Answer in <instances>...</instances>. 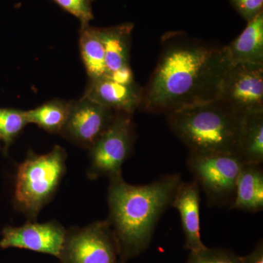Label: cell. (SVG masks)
I'll return each mask as SVG.
<instances>
[{
	"label": "cell",
	"mask_w": 263,
	"mask_h": 263,
	"mask_svg": "<svg viewBox=\"0 0 263 263\" xmlns=\"http://www.w3.org/2000/svg\"><path fill=\"white\" fill-rule=\"evenodd\" d=\"M28 124L26 110L0 108V140L4 143L5 152Z\"/></svg>",
	"instance_id": "19"
},
{
	"label": "cell",
	"mask_w": 263,
	"mask_h": 263,
	"mask_svg": "<svg viewBox=\"0 0 263 263\" xmlns=\"http://www.w3.org/2000/svg\"><path fill=\"white\" fill-rule=\"evenodd\" d=\"M66 233L67 230L55 221L43 223L30 221L21 227H6L3 230L0 248L27 249L58 258Z\"/></svg>",
	"instance_id": "10"
},
{
	"label": "cell",
	"mask_w": 263,
	"mask_h": 263,
	"mask_svg": "<svg viewBox=\"0 0 263 263\" xmlns=\"http://www.w3.org/2000/svg\"><path fill=\"white\" fill-rule=\"evenodd\" d=\"M95 0H53L62 10L79 19L81 24H88L94 19L92 3Z\"/></svg>",
	"instance_id": "21"
},
{
	"label": "cell",
	"mask_w": 263,
	"mask_h": 263,
	"mask_svg": "<svg viewBox=\"0 0 263 263\" xmlns=\"http://www.w3.org/2000/svg\"><path fill=\"white\" fill-rule=\"evenodd\" d=\"M243 263H263V242L259 240L251 253L242 257Z\"/></svg>",
	"instance_id": "24"
},
{
	"label": "cell",
	"mask_w": 263,
	"mask_h": 263,
	"mask_svg": "<svg viewBox=\"0 0 263 263\" xmlns=\"http://www.w3.org/2000/svg\"><path fill=\"white\" fill-rule=\"evenodd\" d=\"M166 115L170 129L190 153L237 155L243 115L219 99L183 107Z\"/></svg>",
	"instance_id": "3"
},
{
	"label": "cell",
	"mask_w": 263,
	"mask_h": 263,
	"mask_svg": "<svg viewBox=\"0 0 263 263\" xmlns=\"http://www.w3.org/2000/svg\"><path fill=\"white\" fill-rule=\"evenodd\" d=\"M109 179L108 221L117 240L119 263H126L148 248L182 180L179 174L144 185L130 184L122 174Z\"/></svg>",
	"instance_id": "2"
},
{
	"label": "cell",
	"mask_w": 263,
	"mask_h": 263,
	"mask_svg": "<svg viewBox=\"0 0 263 263\" xmlns=\"http://www.w3.org/2000/svg\"><path fill=\"white\" fill-rule=\"evenodd\" d=\"M226 48L231 65H263V12Z\"/></svg>",
	"instance_id": "13"
},
{
	"label": "cell",
	"mask_w": 263,
	"mask_h": 263,
	"mask_svg": "<svg viewBox=\"0 0 263 263\" xmlns=\"http://www.w3.org/2000/svg\"><path fill=\"white\" fill-rule=\"evenodd\" d=\"M243 165L239 157L233 154L190 152L187 160L189 170L212 206H232Z\"/></svg>",
	"instance_id": "5"
},
{
	"label": "cell",
	"mask_w": 263,
	"mask_h": 263,
	"mask_svg": "<svg viewBox=\"0 0 263 263\" xmlns=\"http://www.w3.org/2000/svg\"><path fill=\"white\" fill-rule=\"evenodd\" d=\"M143 88L137 83L123 84L105 77L89 80L83 96L113 110L132 114L141 108Z\"/></svg>",
	"instance_id": "11"
},
{
	"label": "cell",
	"mask_w": 263,
	"mask_h": 263,
	"mask_svg": "<svg viewBox=\"0 0 263 263\" xmlns=\"http://www.w3.org/2000/svg\"><path fill=\"white\" fill-rule=\"evenodd\" d=\"M186 263H243L240 256L229 249L205 248L190 252Z\"/></svg>",
	"instance_id": "20"
},
{
	"label": "cell",
	"mask_w": 263,
	"mask_h": 263,
	"mask_svg": "<svg viewBox=\"0 0 263 263\" xmlns=\"http://www.w3.org/2000/svg\"><path fill=\"white\" fill-rule=\"evenodd\" d=\"M108 78L114 81H117V82L123 84H133L136 83L130 66L123 67L120 70L112 72L108 76Z\"/></svg>",
	"instance_id": "23"
},
{
	"label": "cell",
	"mask_w": 263,
	"mask_h": 263,
	"mask_svg": "<svg viewBox=\"0 0 263 263\" xmlns=\"http://www.w3.org/2000/svg\"><path fill=\"white\" fill-rule=\"evenodd\" d=\"M67 152L55 146L43 155L29 152L19 164L15 179L13 203L30 221L56 194L66 173Z\"/></svg>",
	"instance_id": "4"
},
{
	"label": "cell",
	"mask_w": 263,
	"mask_h": 263,
	"mask_svg": "<svg viewBox=\"0 0 263 263\" xmlns=\"http://www.w3.org/2000/svg\"><path fill=\"white\" fill-rule=\"evenodd\" d=\"M200 193L198 183L181 181L175 194L172 205L181 217L185 238V247L191 252L205 248L200 237Z\"/></svg>",
	"instance_id": "12"
},
{
	"label": "cell",
	"mask_w": 263,
	"mask_h": 263,
	"mask_svg": "<svg viewBox=\"0 0 263 263\" xmlns=\"http://www.w3.org/2000/svg\"><path fill=\"white\" fill-rule=\"evenodd\" d=\"M79 49L89 80L108 77L103 43L98 27L81 24Z\"/></svg>",
	"instance_id": "17"
},
{
	"label": "cell",
	"mask_w": 263,
	"mask_h": 263,
	"mask_svg": "<svg viewBox=\"0 0 263 263\" xmlns=\"http://www.w3.org/2000/svg\"><path fill=\"white\" fill-rule=\"evenodd\" d=\"M230 62L226 46L171 32L162 38L158 62L146 87L141 108L167 114L219 98Z\"/></svg>",
	"instance_id": "1"
},
{
	"label": "cell",
	"mask_w": 263,
	"mask_h": 263,
	"mask_svg": "<svg viewBox=\"0 0 263 263\" xmlns=\"http://www.w3.org/2000/svg\"><path fill=\"white\" fill-rule=\"evenodd\" d=\"M132 117V114L116 112L108 129L89 148L90 179H110L122 174V165L130 155L136 141Z\"/></svg>",
	"instance_id": "6"
},
{
	"label": "cell",
	"mask_w": 263,
	"mask_h": 263,
	"mask_svg": "<svg viewBox=\"0 0 263 263\" xmlns=\"http://www.w3.org/2000/svg\"><path fill=\"white\" fill-rule=\"evenodd\" d=\"M116 112L83 96L71 100L68 118L61 136L89 149L113 122Z\"/></svg>",
	"instance_id": "9"
},
{
	"label": "cell",
	"mask_w": 263,
	"mask_h": 263,
	"mask_svg": "<svg viewBox=\"0 0 263 263\" xmlns=\"http://www.w3.org/2000/svg\"><path fill=\"white\" fill-rule=\"evenodd\" d=\"M218 99L241 115L262 112L263 65H230Z\"/></svg>",
	"instance_id": "8"
},
{
	"label": "cell",
	"mask_w": 263,
	"mask_h": 263,
	"mask_svg": "<svg viewBox=\"0 0 263 263\" xmlns=\"http://www.w3.org/2000/svg\"><path fill=\"white\" fill-rule=\"evenodd\" d=\"M232 209L247 212L263 209V171L260 165L243 164L238 175Z\"/></svg>",
	"instance_id": "15"
},
{
	"label": "cell",
	"mask_w": 263,
	"mask_h": 263,
	"mask_svg": "<svg viewBox=\"0 0 263 263\" xmlns=\"http://www.w3.org/2000/svg\"><path fill=\"white\" fill-rule=\"evenodd\" d=\"M134 25L124 23L106 28H99L105 53L108 77L112 72L129 67L132 34Z\"/></svg>",
	"instance_id": "14"
},
{
	"label": "cell",
	"mask_w": 263,
	"mask_h": 263,
	"mask_svg": "<svg viewBox=\"0 0 263 263\" xmlns=\"http://www.w3.org/2000/svg\"><path fill=\"white\" fill-rule=\"evenodd\" d=\"M230 3L247 22L262 12L263 0H230Z\"/></svg>",
	"instance_id": "22"
},
{
	"label": "cell",
	"mask_w": 263,
	"mask_h": 263,
	"mask_svg": "<svg viewBox=\"0 0 263 263\" xmlns=\"http://www.w3.org/2000/svg\"><path fill=\"white\" fill-rule=\"evenodd\" d=\"M237 156L243 164L263 162V111L246 114L242 119Z\"/></svg>",
	"instance_id": "16"
},
{
	"label": "cell",
	"mask_w": 263,
	"mask_h": 263,
	"mask_svg": "<svg viewBox=\"0 0 263 263\" xmlns=\"http://www.w3.org/2000/svg\"><path fill=\"white\" fill-rule=\"evenodd\" d=\"M58 258L62 263H119L117 240L109 221L67 230Z\"/></svg>",
	"instance_id": "7"
},
{
	"label": "cell",
	"mask_w": 263,
	"mask_h": 263,
	"mask_svg": "<svg viewBox=\"0 0 263 263\" xmlns=\"http://www.w3.org/2000/svg\"><path fill=\"white\" fill-rule=\"evenodd\" d=\"M0 141H1V140H0Z\"/></svg>",
	"instance_id": "25"
},
{
	"label": "cell",
	"mask_w": 263,
	"mask_h": 263,
	"mask_svg": "<svg viewBox=\"0 0 263 263\" xmlns=\"http://www.w3.org/2000/svg\"><path fill=\"white\" fill-rule=\"evenodd\" d=\"M71 101L53 99L37 108L26 110L29 124H34L41 129L52 134H61L65 127Z\"/></svg>",
	"instance_id": "18"
}]
</instances>
